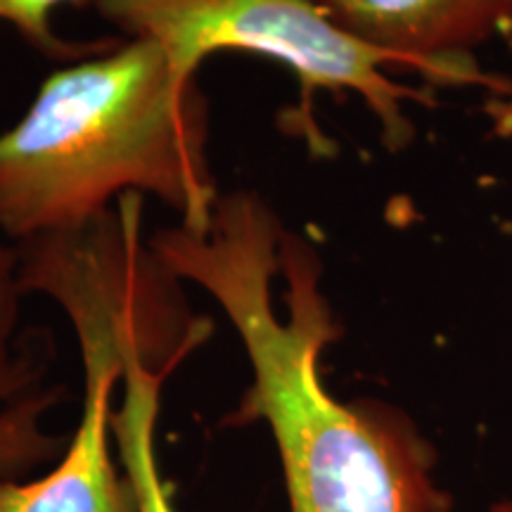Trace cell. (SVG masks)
<instances>
[{
    "label": "cell",
    "instance_id": "5",
    "mask_svg": "<svg viewBox=\"0 0 512 512\" xmlns=\"http://www.w3.org/2000/svg\"><path fill=\"white\" fill-rule=\"evenodd\" d=\"M337 27L432 83L496 88L475 53L503 34L512 0H313Z\"/></svg>",
    "mask_w": 512,
    "mask_h": 512
},
{
    "label": "cell",
    "instance_id": "6",
    "mask_svg": "<svg viewBox=\"0 0 512 512\" xmlns=\"http://www.w3.org/2000/svg\"><path fill=\"white\" fill-rule=\"evenodd\" d=\"M81 366V415L67 446L41 475L0 479V512H140L112 432L124 361L86 351Z\"/></svg>",
    "mask_w": 512,
    "mask_h": 512
},
{
    "label": "cell",
    "instance_id": "11",
    "mask_svg": "<svg viewBox=\"0 0 512 512\" xmlns=\"http://www.w3.org/2000/svg\"><path fill=\"white\" fill-rule=\"evenodd\" d=\"M501 36L505 38V43H508V53L512 57V12H510V19H508V24H505V29H503Z\"/></svg>",
    "mask_w": 512,
    "mask_h": 512
},
{
    "label": "cell",
    "instance_id": "4",
    "mask_svg": "<svg viewBox=\"0 0 512 512\" xmlns=\"http://www.w3.org/2000/svg\"><path fill=\"white\" fill-rule=\"evenodd\" d=\"M143 211V195L128 192L91 226L17 245L19 287L60 306L79 349H112L171 377L214 325L145 238Z\"/></svg>",
    "mask_w": 512,
    "mask_h": 512
},
{
    "label": "cell",
    "instance_id": "2",
    "mask_svg": "<svg viewBox=\"0 0 512 512\" xmlns=\"http://www.w3.org/2000/svg\"><path fill=\"white\" fill-rule=\"evenodd\" d=\"M211 110L150 38L64 64L24 117L0 131V235L8 242L91 226L128 192L207 235L221 190L209 157Z\"/></svg>",
    "mask_w": 512,
    "mask_h": 512
},
{
    "label": "cell",
    "instance_id": "8",
    "mask_svg": "<svg viewBox=\"0 0 512 512\" xmlns=\"http://www.w3.org/2000/svg\"><path fill=\"white\" fill-rule=\"evenodd\" d=\"M169 377L152 373L143 363L124 368V401L114 408L112 432L121 465L138 496L140 512H176L157 458V422L162 389Z\"/></svg>",
    "mask_w": 512,
    "mask_h": 512
},
{
    "label": "cell",
    "instance_id": "9",
    "mask_svg": "<svg viewBox=\"0 0 512 512\" xmlns=\"http://www.w3.org/2000/svg\"><path fill=\"white\" fill-rule=\"evenodd\" d=\"M60 5L86 8L95 0H0V22L15 27L31 50L50 62L72 64L86 57L107 53L119 46V38H98V41H69L57 34L53 15Z\"/></svg>",
    "mask_w": 512,
    "mask_h": 512
},
{
    "label": "cell",
    "instance_id": "12",
    "mask_svg": "<svg viewBox=\"0 0 512 512\" xmlns=\"http://www.w3.org/2000/svg\"><path fill=\"white\" fill-rule=\"evenodd\" d=\"M494 512H512V501H508V503H501V505H496Z\"/></svg>",
    "mask_w": 512,
    "mask_h": 512
},
{
    "label": "cell",
    "instance_id": "3",
    "mask_svg": "<svg viewBox=\"0 0 512 512\" xmlns=\"http://www.w3.org/2000/svg\"><path fill=\"white\" fill-rule=\"evenodd\" d=\"M93 8L124 38L155 41L178 81L195 79L200 64L216 53L283 64L299 81V102L278 117L280 131L302 140L316 157L332 150L313 112L318 93L358 95L392 152L415 140L408 105L432 102L394 79V69H406L399 57L347 34L313 0H95Z\"/></svg>",
    "mask_w": 512,
    "mask_h": 512
},
{
    "label": "cell",
    "instance_id": "10",
    "mask_svg": "<svg viewBox=\"0 0 512 512\" xmlns=\"http://www.w3.org/2000/svg\"><path fill=\"white\" fill-rule=\"evenodd\" d=\"M22 297L17 249L0 235V380L17 373L38 354L29 337H19Z\"/></svg>",
    "mask_w": 512,
    "mask_h": 512
},
{
    "label": "cell",
    "instance_id": "1",
    "mask_svg": "<svg viewBox=\"0 0 512 512\" xmlns=\"http://www.w3.org/2000/svg\"><path fill=\"white\" fill-rule=\"evenodd\" d=\"M183 283L202 287L245 349L252 382L223 425H266L290 512H451L437 451L389 403L342 401L323 380L342 337L316 245L256 190L221 192L207 235H150Z\"/></svg>",
    "mask_w": 512,
    "mask_h": 512
},
{
    "label": "cell",
    "instance_id": "7",
    "mask_svg": "<svg viewBox=\"0 0 512 512\" xmlns=\"http://www.w3.org/2000/svg\"><path fill=\"white\" fill-rule=\"evenodd\" d=\"M60 399V387L43 384L38 354L0 380V479L27 477L60 458L69 437L50 432L46 425Z\"/></svg>",
    "mask_w": 512,
    "mask_h": 512
}]
</instances>
